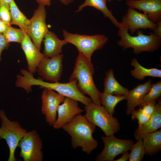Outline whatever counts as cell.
Segmentation results:
<instances>
[{"instance_id": "6da1fadb", "label": "cell", "mask_w": 161, "mask_h": 161, "mask_svg": "<svg viewBox=\"0 0 161 161\" xmlns=\"http://www.w3.org/2000/svg\"><path fill=\"white\" fill-rule=\"evenodd\" d=\"M62 128L70 136L73 149L81 147L82 151L89 154L97 148V141L93 136L96 126L84 115L78 114Z\"/></svg>"}, {"instance_id": "7a4b0ae2", "label": "cell", "mask_w": 161, "mask_h": 161, "mask_svg": "<svg viewBox=\"0 0 161 161\" xmlns=\"http://www.w3.org/2000/svg\"><path fill=\"white\" fill-rule=\"evenodd\" d=\"M94 71L91 61L88 60L79 53L69 81L77 80L79 90L84 95H89L92 102L100 105L99 97L100 92L96 86L93 78Z\"/></svg>"}, {"instance_id": "3957f363", "label": "cell", "mask_w": 161, "mask_h": 161, "mask_svg": "<svg viewBox=\"0 0 161 161\" xmlns=\"http://www.w3.org/2000/svg\"><path fill=\"white\" fill-rule=\"evenodd\" d=\"M77 83L76 80L64 83L47 82L40 78H34L33 74L29 72L25 74L22 80V85L27 91H31L32 86H39L42 88L53 90L65 97L72 98L85 106L87 105L92 102V100L85 96L79 90Z\"/></svg>"}, {"instance_id": "277c9868", "label": "cell", "mask_w": 161, "mask_h": 161, "mask_svg": "<svg viewBox=\"0 0 161 161\" xmlns=\"http://www.w3.org/2000/svg\"><path fill=\"white\" fill-rule=\"evenodd\" d=\"M118 28L117 35L120 38L117 44L122 47L123 50L131 48L134 53L137 55L144 52H154L160 46L161 39L154 33L145 35L139 30L137 31V35L133 36L129 33L126 27L121 26Z\"/></svg>"}, {"instance_id": "5b68a950", "label": "cell", "mask_w": 161, "mask_h": 161, "mask_svg": "<svg viewBox=\"0 0 161 161\" xmlns=\"http://www.w3.org/2000/svg\"><path fill=\"white\" fill-rule=\"evenodd\" d=\"M63 33L64 40L75 46L79 53L90 61L94 52L101 49L108 40V37L104 35H80L71 33L65 30Z\"/></svg>"}, {"instance_id": "8992f818", "label": "cell", "mask_w": 161, "mask_h": 161, "mask_svg": "<svg viewBox=\"0 0 161 161\" xmlns=\"http://www.w3.org/2000/svg\"><path fill=\"white\" fill-rule=\"evenodd\" d=\"M84 115L91 123L100 128L106 136L114 134L120 129L117 119L109 114L103 106L92 102L85 106Z\"/></svg>"}, {"instance_id": "52a82bcc", "label": "cell", "mask_w": 161, "mask_h": 161, "mask_svg": "<svg viewBox=\"0 0 161 161\" xmlns=\"http://www.w3.org/2000/svg\"><path fill=\"white\" fill-rule=\"evenodd\" d=\"M0 137L4 140L8 146L9 154L8 161H16L15 153L21 139L27 131L17 121L10 120L4 111L0 110Z\"/></svg>"}, {"instance_id": "ba28073f", "label": "cell", "mask_w": 161, "mask_h": 161, "mask_svg": "<svg viewBox=\"0 0 161 161\" xmlns=\"http://www.w3.org/2000/svg\"><path fill=\"white\" fill-rule=\"evenodd\" d=\"M18 146L20 148V156L24 161H42L43 143L37 131H27L20 140Z\"/></svg>"}, {"instance_id": "9c48e42d", "label": "cell", "mask_w": 161, "mask_h": 161, "mask_svg": "<svg viewBox=\"0 0 161 161\" xmlns=\"http://www.w3.org/2000/svg\"><path fill=\"white\" fill-rule=\"evenodd\" d=\"M104 148L96 158L97 161H113L118 155L130 150L134 143L132 140L118 139L114 134L102 136Z\"/></svg>"}, {"instance_id": "30bf717a", "label": "cell", "mask_w": 161, "mask_h": 161, "mask_svg": "<svg viewBox=\"0 0 161 161\" xmlns=\"http://www.w3.org/2000/svg\"><path fill=\"white\" fill-rule=\"evenodd\" d=\"M46 14L45 6L39 4L30 19L27 34L40 50L44 36L49 32L46 24Z\"/></svg>"}, {"instance_id": "8fae6325", "label": "cell", "mask_w": 161, "mask_h": 161, "mask_svg": "<svg viewBox=\"0 0 161 161\" xmlns=\"http://www.w3.org/2000/svg\"><path fill=\"white\" fill-rule=\"evenodd\" d=\"M65 97L53 90L44 88L41 97V112L49 126H52L55 122L58 108Z\"/></svg>"}, {"instance_id": "7c38bea8", "label": "cell", "mask_w": 161, "mask_h": 161, "mask_svg": "<svg viewBox=\"0 0 161 161\" xmlns=\"http://www.w3.org/2000/svg\"><path fill=\"white\" fill-rule=\"evenodd\" d=\"M63 58L62 54L51 58L44 57L37 69L39 75L50 82H58L62 73Z\"/></svg>"}, {"instance_id": "4fadbf2b", "label": "cell", "mask_w": 161, "mask_h": 161, "mask_svg": "<svg viewBox=\"0 0 161 161\" xmlns=\"http://www.w3.org/2000/svg\"><path fill=\"white\" fill-rule=\"evenodd\" d=\"M121 25L126 27L132 34L140 29L153 30L157 24L150 21L146 14L129 7L126 13L122 17Z\"/></svg>"}, {"instance_id": "5bb4252c", "label": "cell", "mask_w": 161, "mask_h": 161, "mask_svg": "<svg viewBox=\"0 0 161 161\" xmlns=\"http://www.w3.org/2000/svg\"><path fill=\"white\" fill-rule=\"evenodd\" d=\"M83 111L84 110L79 106L78 101L66 97L63 102L58 106V117L53 127L55 129L62 128L75 116Z\"/></svg>"}, {"instance_id": "9a60e30c", "label": "cell", "mask_w": 161, "mask_h": 161, "mask_svg": "<svg viewBox=\"0 0 161 161\" xmlns=\"http://www.w3.org/2000/svg\"><path fill=\"white\" fill-rule=\"evenodd\" d=\"M126 4L142 10L154 23L161 20V0H127Z\"/></svg>"}, {"instance_id": "2e32d148", "label": "cell", "mask_w": 161, "mask_h": 161, "mask_svg": "<svg viewBox=\"0 0 161 161\" xmlns=\"http://www.w3.org/2000/svg\"><path fill=\"white\" fill-rule=\"evenodd\" d=\"M21 44L26 56L28 71L33 74L36 71L39 64L44 57V55L35 45L26 33Z\"/></svg>"}, {"instance_id": "e0dca14e", "label": "cell", "mask_w": 161, "mask_h": 161, "mask_svg": "<svg viewBox=\"0 0 161 161\" xmlns=\"http://www.w3.org/2000/svg\"><path fill=\"white\" fill-rule=\"evenodd\" d=\"M151 80L144 83L137 85L133 89L129 91L127 95L126 109L127 115L131 114L135 108L141 103L145 95L149 91L151 86Z\"/></svg>"}, {"instance_id": "ac0fdd59", "label": "cell", "mask_w": 161, "mask_h": 161, "mask_svg": "<svg viewBox=\"0 0 161 161\" xmlns=\"http://www.w3.org/2000/svg\"><path fill=\"white\" fill-rule=\"evenodd\" d=\"M161 127V105L156 103L154 111L149 119L140 127H138L134 133L137 140L142 139L146 134L155 131Z\"/></svg>"}, {"instance_id": "d6986e66", "label": "cell", "mask_w": 161, "mask_h": 161, "mask_svg": "<svg viewBox=\"0 0 161 161\" xmlns=\"http://www.w3.org/2000/svg\"><path fill=\"white\" fill-rule=\"evenodd\" d=\"M43 54L45 57L51 58L60 54L63 46L67 43L59 39L53 32L50 31L44 36Z\"/></svg>"}, {"instance_id": "ffe728a7", "label": "cell", "mask_w": 161, "mask_h": 161, "mask_svg": "<svg viewBox=\"0 0 161 161\" xmlns=\"http://www.w3.org/2000/svg\"><path fill=\"white\" fill-rule=\"evenodd\" d=\"M105 74L103 92L115 95L127 96L129 90L122 86L116 79L113 69L106 71Z\"/></svg>"}, {"instance_id": "44dd1931", "label": "cell", "mask_w": 161, "mask_h": 161, "mask_svg": "<svg viewBox=\"0 0 161 161\" xmlns=\"http://www.w3.org/2000/svg\"><path fill=\"white\" fill-rule=\"evenodd\" d=\"M84 2L80 5L75 12L78 13L82 11L83 9L87 6H90L101 11L105 17L107 18L112 23L118 28L121 26L117 19L112 14V13L109 10L106 5V0H84Z\"/></svg>"}, {"instance_id": "7402d4cb", "label": "cell", "mask_w": 161, "mask_h": 161, "mask_svg": "<svg viewBox=\"0 0 161 161\" xmlns=\"http://www.w3.org/2000/svg\"><path fill=\"white\" fill-rule=\"evenodd\" d=\"M145 154L153 155L159 152L161 149V130L145 135L142 138Z\"/></svg>"}, {"instance_id": "603a6c76", "label": "cell", "mask_w": 161, "mask_h": 161, "mask_svg": "<svg viewBox=\"0 0 161 161\" xmlns=\"http://www.w3.org/2000/svg\"><path fill=\"white\" fill-rule=\"evenodd\" d=\"M131 65L134 68V69L131 70V75L137 80H143L147 76L161 77V70L156 68H145L139 64L135 58L132 59Z\"/></svg>"}, {"instance_id": "cb8c5ba5", "label": "cell", "mask_w": 161, "mask_h": 161, "mask_svg": "<svg viewBox=\"0 0 161 161\" xmlns=\"http://www.w3.org/2000/svg\"><path fill=\"white\" fill-rule=\"evenodd\" d=\"M11 16L10 25H16L18 26L27 34L30 22V19L19 9L14 0L9 4Z\"/></svg>"}, {"instance_id": "d4e9b609", "label": "cell", "mask_w": 161, "mask_h": 161, "mask_svg": "<svg viewBox=\"0 0 161 161\" xmlns=\"http://www.w3.org/2000/svg\"><path fill=\"white\" fill-rule=\"evenodd\" d=\"M100 100L101 104L110 114L113 115L115 112V108L120 102L126 100V95H114L104 92L100 93Z\"/></svg>"}, {"instance_id": "484cf974", "label": "cell", "mask_w": 161, "mask_h": 161, "mask_svg": "<svg viewBox=\"0 0 161 161\" xmlns=\"http://www.w3.org/2000/svg\"><path fill=\"white\" fill-rule=\"evenodd\" d=\"M161 96V81L152 83L148 92L145 95L141 104L138 106L141 108L145 105L156 102Z\"/></svg>"}, {"instance_id": "4316f807", "label": "cell", "mask_w": 161, "mask_h": 161, "mask_svg": "<svg viewBox=\"0 0 161 161\" xmlns=\"http://www.w3.org/2000/svg\"><path fill=\"white\" fill-rule=\"evenodd\" d=\"M26 33L20 28H16L9 26L3 34L8 42H15L21 44Z\"/></svg>"}, {"instance_id": "83f0119b", "label": "cell", "mask_w": 161, "mask_h": 161, "mask_svg": "<svg viewBox=\"0 0 161 161\" xmlns=\"http://www.w3.org/2000/svg\"><path fill=\"white\" fill-rule=\"evenodd\" d=\"M134 143L131 147V152L129 153V161H141L145 154L142 139H140Z\"/></svg>"}, {"instance_id": "f1b7e54d", "label": "cell", "mask_w": 161, "mask_h": 161, "mask_svg": "<svg viewBox=\"0 0 161 161\" xmlns=\"http://www.w3.org/2000/svg\"><path fill=\"white\" fill-rule=\"evenodd\" d=\"M0 19L9 26L11 21L9 5L3 4L0 5Z\"/></svg>"}, {"instance_id": "f546056e", "label": "cell", "mask_w": 161, "mask_h": 161, "mask_svg": "<svg viewBox=\"0 0 161 161\" xmlns=\"http://www.w3.org/2000/svg\"><path fill=\"white\" fill-rule=\"evenodd\" d=\"M131 118L133 120L137 119L138 120V127H140L143 124L146 122L150 118L151 115L145 114L138 109L134 110L131 113Z\"/></svg>"}, {"instance_id": "4dcf8cb0", "label": "cell", "mask_w": 161, "mask_h": 161, "mask_svg": "<svg viewBox=\"0 0 161 161\" xmlns=\"http://www.w3.org/2000/svg\"><path fill=\"white\" fill-rule=\"evenodd\" d=\"M156 103V102L148 103L138 110L145 114L151 115L154 111Z\"/></svg>"}, {"instance_id": "1f68e13d", "label": "cell", "mask_w": 161, "mask_h": 161, "mask_svg": "<svg viewBox=\"0 0 161 161\" xmlns=\"http://www.w3.org/2000/svg\"><path fill=\"white\" fill-rule=\"evenodd\" d=\"M10 45L2 33H0V62L2 60V52L5 49H7Z\"/></svg>"}, {"instance_id": "d6a6232c", "label": "cell", "mask_w": 161, "mask_h": 161, "mask_svg": "<svg viewBox=\"0 0 161 161\" xmlns=\"http://www.w3.org/2000/svg\"><path fill=\"white\" fill-rule=\"evenodd\" d=\"M157 26L153 30L154 33L161 39V20L156 23Z\"/></svg>"}, {"instance_id": "836d02e7", "label": "cell", "mask_w": 161, "mask_h": 161, "mask_svg": "<svg viewBox=\"0 0 161 161\" xmlns=\"http://www.w3.org/2000/svg\"><path fill=\"white\" fill-rule=\"evenodd\" d=\"M129 153L127 151L123 153L122 156L120 158L114 161H126L129 159Z\"/></svg>"}, {"instance_id": "e575fe53", "label": "cell", "mask_w": 161, "mask_h": 161, "mask_svg": "<svg viewBox=\"0 0 161 161\" xmlns=\"http://www.w3.org/2000/svg\"><path fill=\"white\" fill-rule=\"evenodd\" d=\"M9 26L0 19V33H3Z\"/></svg>"}, {"instance_id": "d590c367", "label": "cell", "mask_w": 161, "mask_h": 161, "mask_svg": "<svg viewBox=\"0 0 161 161\" xmlns=\"http://www.w3.org/2000/svg\"><path fill=\"white\" fill-rule=\"evenodd\" d=\"M39 4L49 6L51 4V0H35Z\"/></svg>"}, {"instance_id": "8d00e7d4", "label": "cell", "mask_w": 161, "mask_h": 161, "mask_svg": "<svg viewBox=\"0 0 161 161\" xmlns=\"http://www.w3.org/2000/svg\"><path fill=\"white\" fill-rule=\"evenodd\" d=\"M64 4L67 5L72 3L74 0H58Z\"/></svg>"}, {"instance_id": "74e56055", "label": "cell", "mask_w": 161, "mask_h": 161, "mask_svg": "<svg viewBox=\"0 0 161 161\" xmlns=\"http://www.w3.org/2000/svg\"><path fill=\"white\" fill-rule=\"evenodd\" d=\"M13 0H0V5L5 4L9 5Z\"/></svg>"}, {"instance_id": "f35d334b", "label": "cell", "mask_w": 161, "mask_h": 161, "mask_svg": "<svg viewBox=\"0 0 161 161\" xmlns=\"http://www.w3.org/2000/svg\"><path fill=\"white\" fill-rule=\"evenodd\" d=\"M107 1H108L109 2H110L112 1L113 0H106ZM118 1H121L122 0H116Z\"/></svg>"}, {"instance_id": "ab89813d", "label": "cell", "mask_w": 161, "mask_h": 161, "mask_svg": "<svg viewBox=\"0 0 161 161\" xmlns=\"http://www.w3.org/2000/svg\"><path fill=\"white\" fill-rule=\"evenodd\" d=\"M1 137H0V140H1Z\"/></svg>"}]
</instances>
